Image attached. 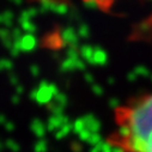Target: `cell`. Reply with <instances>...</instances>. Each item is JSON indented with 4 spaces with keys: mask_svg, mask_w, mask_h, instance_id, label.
I'll use <instances>...</instances> for the list:
<instances>
[{
    "mask_svg": "<svg viewBox=\"0 0 152 152\" xmlns=\"http://www.w3.org/2000/svg\"><path fill=\"white\" fill-rule=\"evenodd\" d=\"M107 142L119 152H152V92L138 95L114 110Z\"/></svg>",
    "mask_w": 152,
    "mask_h": 152,
    "instance_id": "obj_1",
    "label": "cell"
},
{
    "mask_svg": "<svg viewBox=\"0 0 152 152\" xmlns=\"http://www.w3.org/2000/svg\"><path fill=\"white\" fill-rule=\"evenodd\" d=\"M131 41L152 42V15L133 28L131 32Z\"/></svg>",
    "mask_w": 152,
    "mask_h": 152,
    "instance_id": "obj_2",
    "label": "cell"
},
{
    "mask_svg": "<svg viewBox=\"0 0 152 152\" xmlns=\"http://www.w3.org/2000/svg\"><path fill=\"white\" fill-rule=\"evenodd\" d=\"M94 4L105 13H113V9L115 7L118 0H92Z\"/></svg>",
    "mask_w": 152,
    "mask_h": 152,
    "instance_id": "obj_3",
    "label": "cell"
}]
</instances>
